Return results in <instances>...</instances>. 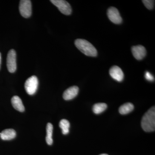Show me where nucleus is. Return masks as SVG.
Masks as SVG:
<instances>
[{"label":"nucleus","mask_w":155,"mask_h":155,"mask_svg":"<svg viewBox=\"0 0 155 155\" xmlns=\"http://www.w3.org/2000/svg\"><path fill=\"white\" fill-rule=\"evenodd\" d=\"M142 128L146 132H152L155 130V107L150 108L142 119Z\"/></svg>","instance_id":"nucleus-1"},{"label":"nucleus","mask_w":155,"mask_h":155,"mask_svg":"<svg viewBox=\"0 0 155 155\" xmlns=\"http://www.w3.org/2000/svg\"><path fill=\"white\" fill-rule=\"evenodd\" d=\"M75 45L76 48L85 55L95 57L97 55L96 48L86 40L77 39L75 40Z\"/></svg>","instance_id":"nucleus-2"},{"label":"nucleus","mask_w":155,"mask_h":155,"mask_svg":"<svg viewBox=\"0 0 155 155\" xmlns=\"http://www.w3.org/2000/svg\"><path fill=\"white\" fill-rule=\"evenodd\" d=\"M38 81L35 75L29 77L25 83V88L28 94L32 95L36 93L38 87Z\"/></svg>","instance_id":"nucleus-3"},{"label":"nucleus","mask_w":155,"mask_h":155,"mask_svg":"<svg viewBox=\"0 0 155 155\" xmlns=\"http://www.w3.org/2000/svg\"><path fill=\"white\" fill-rule=\"evenodd\" d=\"M53 4L56 6L61 13L66 15H69L72 12V8L70 4L64 0H51Z\"/></svg>","instance_id":"nucleus-4"},{"label":"nucleus","mask_w":155,"mask_h":155,"mask_svg":"<svg viewBox=\"0 0 155 155\" xmlns=\"http://www.w3.org/2000/svg\"><path fill=\"white\" fill-rule=\"evenodd\" d=\"M19 11L22 17L28 18L31 15V4L30 0H21L19 5Z\"/></svg>","instance_id":"nucleus-5"},{"label":"nucleus","mask_w":155,"mask_h":155,"mask_svg":"<svg viewBox=\"0 0 155 155\" xmlns=\"http://www.w3.org/2000/svg\"><path fill=\"white\" fill-rule=\"evenodd\" d=\"M16 53L15 50L11 49L9 51L7 58V66L9 72L14 73L17 69Z\"/></svg>","instance_id":"nucleus-6"},{"label":"nucleus","mask_w":155,"mask_h":155,"mask_svg":"<svg viewBox=\"0 0 155 155\" xmlns=\"http://www.w3.org/2000/svg\"><path fill=\"white\" fill-rule=\"evenodd\" d=\"M107 16L109 19L114 23L121 24L122 19L118 9L114 7H110L107 10Z\"/></svg>","instance_id":"nucleus-7"},{"label":"nucleus","mask_w":155,"mask_h":155,"mask_svg":"<svg viewBox=\"0 0 155 155\" xmlns=\"http://www.w3.org/2000/svg\"><path fill=\"white\" fill-rule=\"evenodd\" d=\"M131 51L134 58L138 61L142 60L147 54V51L145 48L140 45L132 47Z\"/></svg>","instance_id":"nucleus-8"},{"label":"nucleus","mask_w":155,"mask_h":155,"mask_svg":"<svg viewBox=\"0 0 155 155\" xmlns=\"http://www.w3.org/2000/svg\"><path fill=\"white\" fill-rule=\"evenodd\" d=\"M109 72L111 77L115 80L120 82L123 80L124 73L122 69L118 66H114L111 67Z\"/></svg>","instance_id":"nucleus-9"},{"label":"nucleus","mask_w":155,"mask_h":155,"mask_svg":"<svg viewBox=\"0 0 155 155\" xmlns=\"http://www.w3.org/2000/svg\"><path fill=\"white\" fill-rule=\"evenodd\" d=\"M78 91L79 88L77 86L71 87L64 92L63 94V98L66 101L72 100L77 96Z\"/></svg>","instance_id":"nucleus-10"},{"label":"nucleus","mask_w":155,"mask_h":155,"mask_svg":"<svg viewBox=\"0 0 155 155\" xmlns=\"http://www.w3.org/2000/svg\"><path fill=\"white\" fill-rule=\"evenodd\" d=\"M16 131L13 129H6L0 133V137L3 140H9L16 137Z\"/></svg>","instance_id":"nucleus-11"},{"label":"nucleus","mask_w":155,"mask_h":155,"mask_svg":"<svg viewBox=\"0 0 155 155\" xmlns=\"http://www.w3.org/2000/svg\"><path fill=\"white\" fill-rule=\"evenodd\" d=\"M11 103L14 109L17 111L23 112L25 110V107L19 97L17 96L13 97L11 99Z\"/></svg>","instance_id":"nucleus-12"},{"label":"nucleus","mask_w":155,"mask_h":155,"mask_svg":"<svg viewBox=\"0 0 155 155\" xmlns=\"http://www.w3.org/2000/svg\"><path fill=\"white\" fill-rule=\"evenodd\" d=\"M134 107L133 104L130 103H125L119 108V112L122 115L129 114L133 110Z\"/></svg>","instance_id":"nucleus-13"},{"label":"nucleus","mask_w":155,"mask_h":155,"mask_svg":"<svg viewBox=\"0 0 155 155\" xmlns=\"http://www.w3.org/2000/svg\"><path fill=\"white\" fill-rule=\"evenodd\" d=\"M53 125L51 123H48L46 127L47 135L46 137V140L47 143L49 145L52 144L53 143Z\"/></svg>","instance_id":"nucleus-14"},{"label":"nucleus","mask_w":155,"mask_h":155,"mask_svg":"<svg viewBox=\"0 0 155 155\" xmlns=\"http://www.w3.org/2000/svg\"><path fill=\"white\" fill-rule=\"evenodd\" d=\"M107 107V105L105 103H97L94 105L93 111L95 114H99L105 110Z\"/></svg>","instance_id":"nucleus-15"},{"label":"nucleus","mask_w":155,"mask_h":155,"mask_svg":"<svg viewBox=\"0 0 155 155\" xmlns=\"http://www.w3.org/2000/svg\"><path fill=\"white\" fill-rule=\"evenodd\" d=\"M59 126L62 130V133L64 135L68 134L69 132V128L70 127V123L67 119H62L60 121Z\"/></svg>","instance_id":"nucleus-16"},{"label":"nucleus","mask_w":155,"mask_h":155,"mask_svg":"<svg viewBox=\"0 0 155 155\" xmlns=\"http://www.w3.org/2000/svg\"><path fill=\"white\" fill-rule=\"evenodd\" d=\"M145 6L149 10H152L154 7L155 1L152 0H143L142 1Z\"/></svg>","instance_id":"nucleus-17"},{"label":"nucleus","mask_w":155,"mask_h":155,"mask_svg":"<svg viewBox=\"0 0 155 155\" xmlns=\"http://www.w3.org/2000/svg\"><path fill=\"white\" fill-rule=\"evenodd\" d=\"M145 77L146 79L148 81H152L154 80V78L150 72L146 71L145 74Z\"/></svg>","instance_id":"nucleus-18"},{"label":"nucleus","mask_w":155,"mask_h":155,"mask_svg":"<svg viewBox=\"0 0 155 155\" xmlns=\"http://www.w3.org/2000/svg\"><path fill=\"white\" fill-rule=\"evenodd\" d=\"M1 53H0V65H1Z\"/></svg>","instance_id":"nucleus-19"},{"label":"nucleus","mask_w":155,"mask_h":155,"mask_svg":"<svg viewBox=\"0 0 155 155\" xmlns=\"http://www.w3.org/2000/svg\"><path fill=\"white\" fill-rule=\"evenodd\" d=\"M100 155H108L107 154H101Z\"/></svg>","instance_id":"nucleus-20"}]
</instances>
